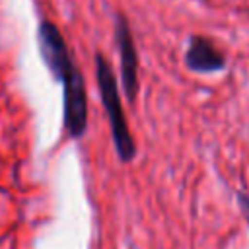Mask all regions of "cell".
<instances>
[{
	"label": "cell",
	"instance_id": "6",
	"mask_svg": "<svg viewBox=\"0 0 249 249\" xmlns=\"http://www.w3.org/2000/svg\"><path fill=\"white\" fill-rule=\"evenodd\" d=\"M237 200H239V206H241V210H243L245 220L249 222V196H247L245 193H239V195H237Z\"/></svg>",
	"mask_w": 249,
	"mask_h": 249
},
{
	"label": "cell",
	"instance_id": "2",
	"mask_svg": "<svg viewBox=\"0 0 249 249\" xmlns=\"http://www.w3.org/2000/svg\"><path fill=\"white\" fill-rule=\"evenodd\" d=\"M64 95H62V121L68 136L82 138L88 128V95H86V82L76 66L62 82Z\"/></svg>",
	"mask_w": 249,
	"mask_h": 249
},
{
	"label": "cell",
	"instance_id": "3",
	"mask_svg": "<svg viewBox=\"0 0 249 249\" xmlns=\"http://www.w3.org/2000/svg\"><path fill=\"white\" fill-rule=\"evenodd\" d=\"M37 41H39V53L45 66L51 70L56 82H62L76 68V62L68 51V45L60 29L53 21L43 19L37 29Z\"/></svg>",
	"mask_w": 249,
	"mask_h": 249
},
{
	"label": "cell",
	"instance_id": "5",
	"mask_svg": "<svg viewBox=\"0 0 249 249\" xmlns=\"http://www.w3.org/2000/svg\"><path fill=\"white\" fill-rule=\"evenodd\" d=\"M185 66L195 74H216L226 68V56L208 37L191 35L185 51Z\"/></svg>",
	"mask_w": 249,
	"mask_h": 249
},
{
	"label": "cell",
	"instance_id": "4",
	"mask_svg": "<svg viewBox=\"0 0 249 249\" xmlns=\"http://www.w3.org/2000/svg\"><path fill=\"white\" fill-rule=\"evenodd\" d=\"M115 41L121 62V86L128 103L136 101L140 82H138V53L134 47V39L130 33V25L124 14L115 16Z\"/></svg>",
	"mask_w": 249,
	"mask_h": 249
},
{
	"label": "cell",
	"instance_id": "1",
	"mask_svg": "<svg viewBox=\"0 0 249 249\" xmlns=\"http://www.w3.org/2000/svg\"><path fill=\"white\" fill-rule=\"evenodd\" d=\"M95 80H97L101 103L105 107V113H107V119L111 124V138H113L117 156L123 163H128L136 158V142H134V136L126 123V115L123 109L115 72H113L109 60L101 53H95Z\"/></svg>",
	"mask_w": 249,
	"mask_h": 249
}]
</instances>
